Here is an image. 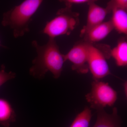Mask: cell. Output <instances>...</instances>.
<instances>
[{"label": "cell", "instance_id": "8", "mask_svg": "<svg viewBox=\"0 0 127 127\" xmlns=\"http://www.w3.org/2000/svg\"><path fill=\"white\" fill-rule=\"evenodd\" d=\"M114 29L111 20L103 22L86 32L81 37L87 43L94 44L104 39Z\"/></svg>", "mask_w": 127, "mask_h": 127}, {"label": "cell", "instance_id": "10", "mask_svg": "<svg viewBox=\"0 0 127 127\" xmlns=\"http://www.w3.org/2000/svg\"><path fill=\"white\" fill-rule=\"evenodd\" d=\"M16 119V115L10 103L6 99L0 98V125L9 127Z\"/></svg>", "mask_w": 127, "mask_h": 127}, {"label": "cell", "instance_id": "2", "mask_svg": "<svg viewBox=\"0 0 127 127\" xmlns=\"http://www.w3.org/2000/svg\"><path fill=\"white\" fill-rule=\"evenodd\" d=\"M42 0H25L3 14L1 25L12 30L15 38L30 32L32 18L43 2Z\"/></svg>", "mask_w": 127, "mask_h": 127}, {"label": "cell", "instance_id": "13", "mask_svg": "<svg viewBox=\"0 0 127 127\" xmlns=\"http://www.w3.org/2000/svg\"><path fill=\"white\" fill-rule=\"evenodd\" d=\"M92 117V111L88 107L76 117L70 127H89Z\"/></svg>", "mask_w": 127, "mask_h": 127}, {"label": "cell", "instance_id": "14", "mask_svg": "<svg viewBox=\"0 0 127 127\" xmlns=\"http://www.w3.org/2000/svg\"><path fill=\"white\" fill-rule=\"evenodd\" d=\"M106 8L109 13L112 10L116 9H121L127 10V0H112L110 1L107 4Z\"/></svg>", "mask_w": 127, "mask_h": 127}, {"label": "cell", "instance_id": "3", "mask_svg": "<svg viewBox=\"0 0 127 127\" xmlns=\"http://www.w3.org/2000/svg\"><path fill=\"white\" fill-rule=\"evenodd\" d=\"M79 13L73 11L72 7L65 6L59 9L56 15L46 23L42 33L49 38L63 35H69L79 25Z\"/></svg>", "mask_w": 127, "mask_h": 127}, {"label": "cell", "instance_id": "17", "mask_svg": "<svg viewBox=\"0 0 127 127\" xmlns=\"http://www.w3.org/2000/svg\"><path fill=\"white\" fill-rule=\"evenodd\" d=\"M124 93H125V96H126V97H127V81L125 82V83H124Z\"/></svg>", "mask_w": 127, "mask_h": 127}, {"label": "cell", "instance_id": "16", "mask_svg": "<svg viewBox=\"0 0 127 127\" xmlns=\"http://www.w3.org/2000/svg\"><path fill=\"white\" fill-rule=\"evenodd\" d=\"M62 2H64L66 6L72 7V5L75 4H81L87 3L88 4L91 0H65L61 1Z\"/></svg>", "mask_w": 127, "mask_h": 127}, {"label": "cell", "instance_id": "12", "mask_svg": "<svg viewBox=\"0 0 127 127\" xmlns=\"http://www.w3.org/2000/svg\"><path fill=\"white\" fill-rule=\"evenodd\" d=\"M112 17L111 20L114 27L119 33L127 35V10L116 9L112 10Z\"/></svg>", "mask_w": 127, "mask_h": 127}, {"label": "cell", "instance_id": "9", "mask_svg": "<svg viewBox=\"0 0 127 127\" xmlns=\"http://www.w3.org/2000/svg\"><path fill=\"white\" fill-rule=\"evenodd\" d=\"M96 121L93 127H122V122L117 108L113 109L112 113L108 114L104 109L97 110Z\"/></svg>", "mask_w": 127, "mask_h": 127}, {"label": "cell", "instance_id": "6", "mask_svg": "<svg viewBox=\"0 0 127 127\" xmlns=\"http://www.w3.org/2000/svg\"><path fill=\"white\" fill-rule=\"evenodd\" d=\"M89 43L82 40L76 42L67 53L64 55L66 61L72 64L73 70L81 74H86L89 71L88 65Z\"/></svg>", "mask_w": 127, "mask_h": 127}, {"label": "cell", "instance_id": "4", "mask_svg": "<svg viewBox=\"0 0 127 127\" xmlns=\"http://www.w3.org/2000/svg\"><path fill=\"white\" fill-rule=\"evenodd\" d=\"M111 51L106 45L89 43L88 63L94 80H99L112 74L106 61L111 57Z\"/></svg>", "mask_w": 127, "mask_h": 127}, {"label": "cell", "instance_id": "15", "mask_svg": "<svg viewBox=\"0 0 127 127\" xmlns=\"http://www.w3.org/2000/svg\"><path fill=\"white\" fill-rule=\"evenodd\" d=\"M16 76V75L15 72L6 71L5 66L2 65L0 70V87L8 81L14 79Z\"/></svg>", "mask_w": 127, "mask_h": 127}, {"label": "cell", "instance_id": "11", "mask_svg": "<svg viewBox=\"0 0 127 127\" xmlns=\"http://www.w3.org/2000/svg\"><path fill=\"white\" fill-rule=\"evenodd\" d=\"M111 56L115 60L117 65L124 67L127 65V42L124 37L120 39L117 45L111 50Z\"/></svg>", "mask_w": 127, "mask_h": 127}, {"label": "cell", "instance_id": "1", "mask_svg": "<svg viewBox=\"0 0 127 127\" xmlns=\"http://www.w3.org/2000/svg\"><path fill=\"white\" fill-rule=\"evenodd\" d=\"M32 44L35 49L37 56L32 62V65L29 70L30 75L42 79L50 71L55 79L59 78L66 61L55 39L49 38L43 45H39L36 40L32 41Z\"/></svg>", "mask_w": 127, "mask_h": 127}, {"label": "cell", "instance_id": "7", "mask_svg": "<svg viewBox=\"0 0 127 127\" xmlns=\"http://www.w3.org/2000/svg\"><path fill=\"white\" fill-rule=\"evenodd\" d=\"M89 6L87 23L81 31L80 36L91 28L103 22L107 15L109 13L106 8L96 4L95 1L91 0Z\"/></svg>", "mask_w": 127, "mask_h": 127}, {"label": "cell", "instance_id": "5", "mask_svg": "<svg viewBox=\"0 0 127 127\" xmlns=\"http://www.w3.org/2000/svg\"><path fill=\"white\" fill-rule=\"evenodd\" d=\"M86 98L91 108L97 110L113 106L117 100L118 94L107 83L94 80L91 92L86 95Z\"/></svg>", "mask_w": 127, "mask_h": 127}, {"label": "cell", "instance_id": "18", "mask_svg": "<svg viewBox=\"0 0 127 127\" xmlns=\"http://www.w3.org/2000/svg\"><path fill=\"white\" fill-rule=\"evenodd\" d=\"M1 46V43H0V46Z\"/></svg>", "mask_w": 127, "mask_h": 127}]
</instances>
